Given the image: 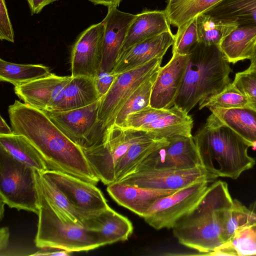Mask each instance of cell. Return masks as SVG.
I'll use <instances>...</instances> for the list:
<instances>
[{
    "label": "cell",
    "mask_w": 256,
    "mask_h": 256,
    "mask_svg": "<svg viewBox=\"0 0 256 256\" xmlns=\"http://www.w3.org/2000/svg\"><path fill=\"white\" fill-rule=\"evenodd\" d=\"M256 255V225L244 229L210 256Z\"/></svg>",
    "instance_id": "e575fe53"
},
{
    "label": "cell",
    "mask_w": 256,
    "mask_h": 256,
    "mask_svg": "<svg viewBox=\"0 0 256 256\" xmlns=\"http://www.w3.org/2000/svg\"><path fill=\"white\" fill-rule=\"evenodd\" d=\"M210 115L256 148V110L246 106L232 108L210 107Z\"/></svg>",
    "instance_id": "603a6c76"
},
{
    "label": "cell",
    "mask_w": 256,
    "mask_h": 256,
    "mask_svg": "<svg viewBox=\"0 0 256 256\" xmlns=\"http://www.w3.org/2000/svg\"><path fill=\"white\" fill-rule=\"evenodd\" d=\"M194 122L188 113L174 105L170 114L134 130L142 132L155 140L182 136L191 137Z\"/></svg>",
    "instance_id": "7402d4cb"
},
{
    "label": "cell",
    "mask_w": 256,
    "mask_h": 256,
    "mask_svg": "<svg viewBox=\"0 0 256 256\" xmlns=\"http://www.w3.org/2000/svg\"><path fill=\"white\" fill-rule=\"evenodd\" d=\"M221 216L224 243L240 231L256 225L254 214L236 200L231 206L222 210Z\"/></svg>",
    "instance_id": "4dcf8cb0"
},
{
    "label": "cell",
    "mask_w": 256,
    "mask_h": 256,
    "mask_svg": "<svg viewBox=\"0 0 256 256\" xmlns=\"http://www.w3.org/2000/svg\"><path fill=\"white\" fill-rule=\"evenodd\" d=\"M207 180L198 182L158 198L144 217L153 228H172L176 222L200 200L208 188Z\"/></svg>",
    "instance_id": "9c48e42d"
},
{
    "label": "cell",
    "mask_w": 256,
    "mask_h": 256,
    "mask_svg": "<svg viewBox=\"0 0 256 256\" xmlns=\"http://www.w3.org/2000/svg\"><path fill=\"white\" fill-rule=\"evenodd\" d=\"M38 190L40 210L34 239L36 247L62 250L71 252L100 247L94 230L62 220L49 205L38 188Z\"/></svg>",
    "instance_id": "5b68a950"
},
{
    "label": "cell",
    "mask_w": 256,
    "mask_h": 256,
    "mask_svg": "<svg viewBox=\"0 0 256 256\" xmlns=\"http://www.w3.org/2000/svg\"><path fill=\"white\" fill-rule=\"evenodd\" d=\"M194 138L202 166L217 177L236 179L256 163L248 154L250 145L211 115Z\"/></svg>",
    "instance_id": "3957f363"
},
{
    "label": "cell",
    "mask_w": 256,
    "mask_h": 256,
    "mask_svg": "<svg viewBox=\"0 0 256 256\" xmlns=\"http://www.w3.org/2000/svg\"><path fill=\"white\" fill-rule=\"evenodd\" d=\"M95 5L100 4L108 6V8L111 6H119L122 0H88Z\"/></svg>",
    "instance_id": "f6af8a7d"
},
{
    "label": "cell",
    "mask_w": 256,
    "mask_h": 256,
    "mask_svg": "<svg viewBox=\"0 0 256 256\" xmlns=\"http://www.w3.org/2000/svg\"><path fill=\"white\" fill-rule=\"evenodd\" d=\"M40 172L57 186L86 220L109 206L96 184L56 170Z\"/></svg>",
    "instance_id": "8fae6325"
},
{
    "label": "cell",
    "mask_w": 256,
    "mask_h": 256,
    "mask_svg": "<svg viewBox=\"0 0 256 256\" xmlns=\"http://www.w3.org/2000/svg\"><path fill=\"white\" fill-rule=\"evenodd\" d=\"M106 190L119 205L144 218L150 208L158 198L178 190L148 188L114 182L108 185Z\"/></svg>",
    "instance_id": "d6986e66"
},
{
    "label": "cell",
    "mask_w": 256,
    "mask_h": 256,
    "mask_svg": "<svg viewBox=\"0 0 256 256\" xmlns=\"http://www.w3.org/2000/svg\"><path fill=\"white\" fill-rule=\"evenodd\" d=\"M248 106H249L256 110V99H249V103Z\"/></svg>",
    "instance_id": "7dc6e473"
},
{
    "label": "cell",
    "mask_w": 256,
    "mask_h": 256,
    "mask_svg": "<svg viewBox=\"0 0 256 256\" xmlns=\"http://www.w3.org/2000/svg\"><path fill=\"white\" fill-rule=\"evenodd\" d=\"M249 99L233 84L230 83L219 93L200 103L199 110L204 108H232L248 105Z\"/></svg>",
    "instance_id": "d590c367"
},
{
    "label": "cell",
    "mask_w": 256,
    "mask_h": 256,
    "mask_svg": "<svg viewBox=\"0 0 256 256\" xmlns=\"http://www.w3.org/2000/svg\"><path fill=\"white\" fill-rule=\"evenodd\" d=\"M4 202L0 200V219L2 220L3 217V214L4 212Z\"/></svg>",
    "instance_id": "f907efd6"
},
{
    "label": "cell",
    "mask_w": 256,
    "mask_h": 256,
    "mask_svg": "<svg viewBox=\"0 0 256 256\" xmlns=\"http://www.w3.org/2000/svg\"><path fill=\"white\" fill-rule=\"evenodd\" d=\"M0 39L14 42V33L5 0H0Z\"/></svg>",
    "instance_id": "ab89813d"
},
{
    "label": "cell",
    "mask_w": 256,
    "mask_h": 256,
    "mask_svg": "<svg viewBox=\"0 0 256 256\" xmlns=\"http://www.w3.org/2000/svg\"><path fill=\"white\" fill-rule=\"evenodd\" d=\"M180 0H166L167 1V6H169L170 4H174L176 2H179Z\"/></svg>",
    "instance_id": "816d5d0a"
},
{
    "label": "cell",
    "mask_w": 256,
    "mask_h": 256,
    "mask_svg": "<svg viewBox=\"0 0 256 256\" xmlns=\"http://www.w3.org/2000/svg\"><path fill=\"white\" fill-rule=\"evenodd\" d=\"M233 200L227 184L214 182L198 204L176 222L172 228L174 236L181 244L210 255L224 243L221 214Z\"/></svg>",
    "instance_id": "7a4b0ae2"
},
{
    "label": "cell",
    "mask_w": 256,
    "mask_h": 256,
    "mask_svg": "<svg viewBox=\"0 0 256 256\" xmlns=\"http://www.w3.org/2000/svg\"><path fill=\"white\" fill-rule=\"evenodd\" d=\"M256 216V200L250 206L249 208Z\"/></svg>",
    "instance_id": "681fc988"
},
{
    "label": "cell",
    "mask_w": 256,
    "mask_h": 256,
    "mask_svg": "<svg viewBox=\"0 0 256 256\" xmlns=\"http://www.w3.org/2000/svg\"><path fill=\"white\" fill-rule=\"evenodd\" d=\"M172 110L173 106L169 109H160L150 106L130 114L124 123L118 127L124 130H134L170 114Z\"/></svg>",
    "instance_id": "74e56055"
},
{
    "label": "cell",
    "mask_w": 256,
    "mask_h": 256,
    "mask_svg": "<svg viewBox=\"0 0 256 256\" xmlns=\"http://www.w3.org/2000/svg\"><path fill=\"white\" fill-rule=\"evenodd\" d=\"M104 32L101 22L91 25L78 36L70 52L72 77L94 78L100 70Z\"/></svg>",
    "instance_id": "5bb4252c"
},
{
    "label": "cell",
    "mask_w": 256,
    "mask_h": 256,
    "mask_svg": "<svg viewBox=\"0 0 256 256\" xmlns=\"http://www.w3.org/2000/svg\"><path fill=\"white\" fill-rule=\"evenodd\" d=\"M175 36L172 31L139 42L122 52L112 72L118 74L140 66L154 58L164 57L172 46Z\"/></svg>",
    "instance_id": "ac0fdd59"
},
{
    "label": "cell",
    "mask_w": 256,
    "mask_h": 256,
    "mask_svg": "<svg viewBox=\"0 0 256 256\" xmlns=\"http://www.w3.org/2000/svg\"><path fill=\"white\" fill-rule=\"evenodd\" d=\"M0 135H9L13 133L12 130L7 124L4 119L0 118Z\"/></svg>",
    "instance_id": "bcb514c9"
},
{
    "label": "cell",
    "mask_w": 256,
    "mask_h": 256,
    "mask_svg": "<svg viewBox=\"0 0 256 256\" xmlns=\"http://www.w3.org/2000/svg\"><path fill=\"white\" fill-rule=\"evenodd\" d=\"M153 139L142 132L124 130L112 124L104 130L102 142L82 149L92 171L104 184L115 182L116 166L129 148Z\"/></svg>",
    "instance_id": "52a82bcc"
},
{
    "label": "cell",
    "mask_w": 256,
    "mask_h": 256,
    "mask_svg": "<svg viewBox=\"0 0 256 256\" xmlns=\"http://www.w3.org/2000/svg\"><path fill=\"white\" fill-rule=\"evenodd\" d=\"M117 75L112 72H107L101 69L97 72L94 80L96 90L101 98L108 92Z\"/></svg>",
    "instance_id": "60d3db41"
},
{
    "label": "cell",
    "mask_w": 256,
    "mask_h": 256,
    "mask_svg": "<svg viewBox=\"0 0 256 256\" xmlns=\"http://www.w3.org/2000/svg\"><path fill=\"white\" fill-rule=\"evenodd\" d=\"M10 237L9 230L8 227H2L0 230V256L8 254V245Z\"/></svg>",
    "instance_id": "b9f144b4"
},
{
    "label": "cell",
    "mask_w": 256,
    "mask_h": 256,
    "mask_svg": "<svg viewBox=\"0 0 256 256\" xmlns=\"http://www.w3.org/2000/svg\"><path fill=\"white\" fill-rule=\"evenodd\" d=\"M174 36L172 54H188L198 43L196 18H194L178 28Z\"/></svg>",
    "instance_id": "8d00e7d4"
},
{
    "label": "cell",
    "mask_w": 256,
    "mask_h": 256,
    "mask_svg": "<svg viewBox=\"0 0 256 256\" xmlns=\"http://www.w3.org/2000/svg\"><path fill=\"white\" fill-rule=\"evenodd\" d=\"M58 0H27L31 14H38L47 5Z\"/></svg>",
    "instance_id": "7bdbcfd3"
},
{
    "label": "cell",
    "mask_w": 256,
    "mask_h": 256,
    "mask_svg": "<svg viewBox=\"0 0 256 256\" xmlns=\"http://www.w3.org/2000/svg\"><path fill=\"white\" fill-rule=\"evenodd\" d=\"M222 0H180L164 10L170 24L178 28L211 8Z\"/></svg>",
    "instance_id": "d6a6232c"
},
{
    "label": "cell",
    "mask_w": 256,
    "mask_h": 256,
    "mask_svg": "<svg viewBox=\"0 0 256 256\" xmlns=\"http://www.w3.org/2000/svg\"><path fill=\"white\" fill-rule=\"evenodd\" d=\"M84 226L94 232L100 246L127 240L134 229L126 217L110 206L87 219Z\"/></svg>",
    "instance_id": "ffe728a7"
},
{
    "label": "cell",
    "mask_w": 256,
    "mask_h": 256,
    "mask_svg": "<svg viewBox=\"0 0 256 256\" xmlns=\"http://www.w3.org/2000/svg\"><path fill=\"white\" fill-rule=\"evenodd\" d=\"M168 140V144L150 153L132 174L149 170H183L202 166L194 136H176Z\"/></svg>",
    "instance_id": "7c38bea8"
},
{
    "label": "cell",
    "mask_w": 256,
    "mask_h": 256,
    "mask_svg": "<svg viewBox=\"0 0 256 256\" xmlns=\"http://www.w3.org/2000/svg\"><path fill=\"white\" fill-rule=\"evenodd\" d=\"M196 18L198 42L208 46L220 45L223 40L238 26L217 18L206 13H203Z\"/></svg>",
    "instance_id": "1f68e13d"
},
{
    "label": "cell",
    "mask_w": 256,
    "mask_h": 256,
    "mask_svg": "<svg viewBox=\"0 0 256 256\" xmlns=\"http://www.w3.org/2000/svg\"><path fill=\"white\" fill-rule=\"evenodd\" d=\"M160 68L144 82L126 100L116 114L112 124L120 127L128 115L150 106L152 88Z\"/></svg>",
    "instance_id": "836d02e7"
},
{
    "label": "cell",
    "mask_w": 256,
    "mask_h": 256,
    "mask_svg": "<svg viewBox=\"0 0 256 256\" xmlns=\"http://www.w3.org/2000/svg\"><path fill=\"white\" fill-rule=\"evenodd\" d=\"M100 98L94 78L84 76L72 77L66 87L62 100L50 111H65L80 108L92 104Z\"/></svg>",
    "instance_id": "d4e9b609"
},
{
    "label": "cell",
    "mask_w": 256,
    "mask_h": 256,
    "mask_svg": "<svg viewBox=\"0 0 256 256\" xmlns=\"http://www.w3.org/2000/svg\"><path fill=\"white\" fill-rule=\"evenodd\" d=\"M217 176L203 166L190 169H160L140 171L120 180L124 184L158 190H178L198 182L213 181Z\"/></svg>",
    "instance_id": "4fadbf2b"
},
{
    "label": "cell",
    "mask_w": 256,
    "mask_h": 256,
    "mask_svg": "<svg viewBox=\"0 0 256 256\" xmlns=\"http://www.w3.org/2000/svg\"><path fill=\"white\" fill-rule=\"evenodd\" d=\"M162 58H154L118 74L108 92L101 98L98 120L104 130L112 124L119 110L134 92L160 68Z\"/></svg>",
    "instance_id": "30bf717a"
},
{
    "label": "cell",
    "mask_w": 256,
    "mask_h": 256,
    "mask_svg": "<svg viewBox=\"0 0 256 256\" xmlns=\"http://www.w3.org/2000/svg\"><path fill=\"white\" fill-rule=\"evenodd\" d=\"M250 60V66L256 68V52L254 56L252 57V58Z\"/></svg>",
    "instance_id": "c3c4849f"
},
{
    "label": "cell",
    "mask_w": 256,
    "mask_h": 256,
    "mask_svg": "<svg viewBox=\"0 0 256 256\" xmlns=\"http://www.w3.org/2000/svg\"><path fill=\"white\" fill-rule=\"evenodd\" d=\"M205 13L238 26H256V0H222Z\"/></svg>",
    "instance_id": "4316f807"
},
{
    "label": "cell",
    "mask_w": 256,
    "mask_h": 256,
    "mask_svg": "<svg viewBox=\"0 0 256 256\" xmlns=\"http://www.w3.org/2000/svg\"><path fill=\"white\" fill-rule=\"evenodd\" d=\"M8 112L13 132L37 150L49 170L68 174L94 184L100 181L82 148L50 120L45 112L16 100Z\"/></svg>",
    "instance_id": "6da1fadb"
},
{
    "label": "cell",
    "mask_w": 256,
    "mask_h": 256,
    "mask_svg": "<svg viewBox=\"0 0 256 256\" xmlns=\"http://www.w3.org/2000/svg\"><path fill=\"white\" fill-rule=\"evenodd\" d=\"M101 98L87 106L65 111H44L71 140L82 149L100 144L104 130L98 114Z\"/></svg>",
    "instance_id": "ba28073f"
},
{
    "label": "cell",
    "mask_w": 256,
    "mask_h": 256,
    "mask_svg": "<svg viewBox=\"0 0 256 256\" xmlns=\"http://www.w3.org/2000/svg\"><path fill=\"white\" fill-rule=\"evenodd\" d=\"M0 146L16 160L42 172L48 166L34 146L24 136L13 132L0 135Z\"/></svg>",
    "instance_id": "83f0119b"
},
{
    "label": "cell",
    "mask_w": 256,
    "mask_h": 256,
    "mask_svg": "<svg viewBox=\"0 0 256 256\" xmlns=\"http://www.w3.org/2000/svg\"><path fill=\"white\" fill-rule=\"evenodd\" d=\"M232 82L248 99H256V68L236 73Z\"/></svg>",
    "instance_id": "f35d334b"
},
{
    "label": "cell",
    "mask_w": 256,
    "mask_h": 256,
    "mask_svg": "<svg viewBox=\"0 0 256 256\" xmlns=\"http://www.w3.org/2000/svg\"><path fill=\"white\" fill-rule=\"evenodd\" d=\"M36 170L16 160L0 146V198L11 208L38 214Z\"/></svg>",
    "instance_id": "8992f818"
},
{
    "label": "cell",
    "mask_w": 256,
    "mask_h": 256,
    "mask_svg": "<svg viewBox=\"0 0 256 256\" xmlns=\"http://www.w3.org/2000/svg\"><path fill=\"white\" fill-rule=\"evenodd\" d=\"M170 25L165 10H145L136 14L128 27L120 54L139 42L170 32Z\"/></svg>",
    "instance_id": "44dd1931"
},
{
    "label": "cell",
    "mask_w": 256,
    "mask_h": 256,
    "mask_svg": "<svg viewBox=\"0 0 256 256\" xmlns=\"http://www.w3.org/2000/svg\"><path fill=\"white\" fill-rule=\"evenodd\" d=\"M169 143L167 139L152 140L132 145L118 162L115 170V182L132 174L144 158L156 149Z\"/></svg>",
    "instance_id": "f1b7e54d"
},
{
    "label": "cell",
    "mask_w": 256,
    "mask_h": 256,
    "mask_svg": "<svg viewBox=\"0 0 256 256\" xmlns=\"http://www.w3.org/2000/svg\"><path fill=\"white\" fill-rule=\"evenodd\" d=\"M220 48L230 64L250 60L256 52V26H238L223 40Z\"/></svg>",
    "instance_id": "cb8c5ba5"
},
{
    "label": "cell",
    "mask_w": 256,
    "mask_h": 256,
    "mask_svg": "<svg viewBox=\"0 0 256 256\" xmlns=\"http://www.w3.org/2000/svg\"><path fill=\"white\" fill-rule=\"evenodd\" d=\"M72 252L66 250H60L56 251L38 252L32 254V256H68L70 255Z\"/></svg>",
    "instance_id": "ee69618b"
},
{
    "label": "cell",
    "mask_w": 256,
    "mask_h": 256,
    "mask_svg": "<svg viewBox=\"0 0 256 256\" xmlns=\"http://www.w3.org/2000/svg\"><path fill=\"white\" fill-rule=\"evenodd\" d=\"M186 70L174 104L189 112L226 88L232 70L220 48L199 42L188 54Z\"/></svg>",
    "instance_id": "277c9868"
},
{
    "label": "cell",
    "mask_w": 256,
    "mask_h": 256,
    "mask_svg": "<svg viewBox=\"0 0 256 256\" xmlns=\"http://www.w3.org/2000/svg\"><path fill=\"white\" fill-rule=\"evenodd\" d=\"M72 76H48L14 86L16 94L24 103L43 111H50L62 100Z\"/></svg>",
    "instance_id": "9a60e30c"
},
{
    "label": "cell",
    "mask_w": 256,
    "mask_h": 256,
    "mask_svg": "<svg viewBox=\"0 0 256 256\" xmlns=\"http://www.w3.org/2000/svg\"><path fill=\"white\" fill-rule=\"evenodd\" d=\"M36 176L38 189L58 216L66 222L85 226L86 218L57 186L40 172L36 170Z\"/></svg>",
    "instance_id": "484cf974"
},
{
    "label": "cell",
    "mask_w": 256,
    "mask_h": 256,
    "mask_svg": "<svg viewBox=\"0 0 256 256\" xmlns=\"http://www.w3.org/2000/svg\"><path fill=\"white\" fill-rule=\"evenodd\" d=\"M51 74L49 68L40 64H18L0 59V80L20 86L46 77Z\"/></svg>",
    "instance_id": "f546056e"
},
{
    "label": "cell",
    "mask_w": 256,
    "mask_h": 256,
    "mask_svg": "<svg viewBox=\"0 0 256 256\" xmlns=\"http://www.w3.org/2000/svg\"><path fill=\"white\" fill-rule=\"evenodd\" d=\"M136 14L120 10L116 6L108 8L102 20L104 32L100 69L112 72L124 42L128 27Z\"/></svg>",
    "instance_id": "e0dca14e"
},
{
    "label": "cell",
    "mask_w": 256,
    "mask_h": 256,
    "mask_svg": "<svg viewBox=\"0 0 256 256\" xmlns=\"http://www.w3.org/2000/svg\"><path fill=\"white\" fill-rule=\"evenodd\" d=\"M189 56L172 54L171 58L160 66L154 84L150 106L160 109H169L174 102L186 70Z\"/></svg>",
    "instance_id": "2e32d148"
}]
</instances>
